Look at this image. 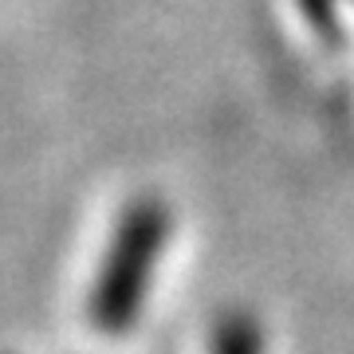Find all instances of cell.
Segmentation results:
<instances>
[{
	"label": "cell",
	"mask_w": 354,
	"mask_h": 354,
	"mask_svg": "<svg viewBox=\"0 0 354 354\" xmlns=\"http://www.w3.org/2000/svg\"><path fill=\"white\" fill-rule=\"evenodd\" d=\"M213 354H264V335L248 315L232 311L213 330Z\"/></svg>",
	"instance_id": "cell-2"
},
{
	"label": "cell",
	"mask_w": 354,
	"mask_h": 354,
	"mask_svg": "<svg viewBox=\"0 0 354 354\" xmlns=\"http://www.w3.org/2000/svg\"><path fill=\"white\" fill-rule=\"evenodd\" d=\"M165 241H169V209L153 197L130 201L114 225V236L87 295V319L99 335H127L138 323Z\"/></svg>",
	"instance_id": "cell-1"
}]
</instances>
